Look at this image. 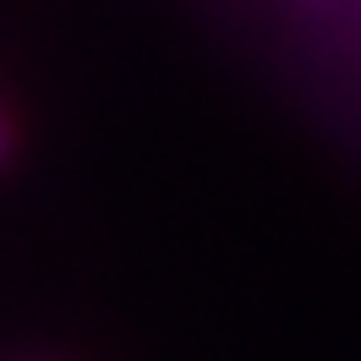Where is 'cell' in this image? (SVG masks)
Here are the masks:
<instances>
[{
  "label": "cell",
  "mask_w": 361,
  "mask_h": 361,
  "mask_svg": "<svg viewBox=\"0 0 361 361\" xmlns=\"http://www.w3.org/2000/svg\"><path fill=\"white\" fill-rule=\"evenodd\" d=\"M11 159V126H6V115H0V164Z\"/></svg>",
  "instance_id": "1"
}]
</instances>
